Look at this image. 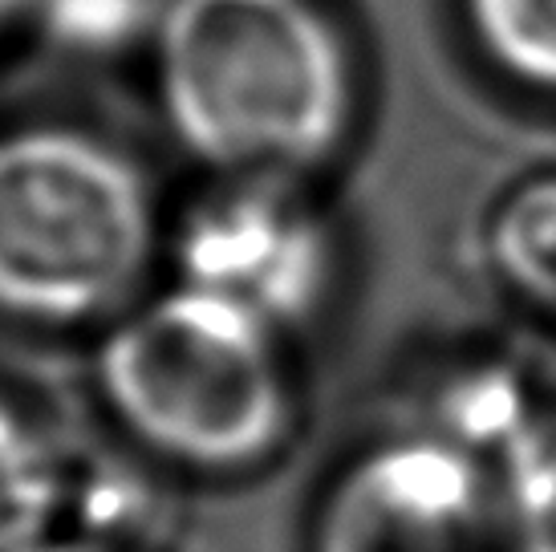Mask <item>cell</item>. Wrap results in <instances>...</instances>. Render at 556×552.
I'll list each match as a JSON object with an SVG mask.
<instances>
[{"mask_svg": "<svg viewBox=\"0 0 556 552\" xmlns=\"http://www.w3.org/2000/svg\"><path fill=\"white\" fill-rule=\"evenodd\" d=\"M167 212L118 142L58 123L0 130V322L98 334L155 285Z\"/></svg>", "mask_w": 556, "mask_h": 552, "instance_id": "3957f363", "label": "cell"}, {"mask_svg": "<svg viewBox=\"0 0 556 552\" xmlns=\"http://www.w3.org/2000/svg\"><path fill=\"white\" fill-rule=\"evenodd\" d=\"M90 390L106 430L175 479L261 476L305 423L301 341L167 276L93 334Z\"/></svg>", "mask_w": 556, "mask_h": 552, "instance_id": "6da1fadb", "label": "cell"}, {"mask_svg": "<svg viewBox=\"0 0 556 552\" xmlns=\"http://www.w3.org/2000/svg\"><path fill=\"white\" fill-rule=\"evenodd\" d=\"M492 280L532 325L556 334V175L525 179L483 224Z\"/></svg>", "mask_w": 556, "mask_h": 552, "instance_id": "52a82bcc", "label": "cell"}, {"mask_svg": "<svg viewBox=\"0 0 556 552\" xmlns=\"http://www.w3.org/2000/svg\"><path fill=\"white\" fill-rule=\"evenodd\" d=\"M504 552H556V423L500 476Z\"/></svg>", "mask_w": 556, "mask_h": 552, "instance_id": "8fae6325", "label": "cell"}, {"mask_svg": "<svg viewBox=\"0 0 556 552\" xmlns=\"http://www.w3.org/2000/svg\"><path fill=\"white\" fill-rule=\"evenodd\" d=\"M179 537L175 476L114 430L58 427L46 484L16 552H170Z\"/></svg>", "mask_w": 556, "mask_h": 552, "instance_id": "8992f818", "label": "cell"}, {"mask_svg": "<svg viewBox=\"0 0 556 552\" xmlns=\"http://www.w3.org/2000/svg\"><path fill=\"white\" fill-rule=\"evenodd\" d=\"M163 276L305 341L338 301L341 236L313 179L207 175L167 215Z\"/></svg>", "mask_w": 556, "mask_h": 552, "instance_id": "277c9868", "label": "cell"}, {"mask_svg": "<svg viewBox=\"0 0 556 552\" xmlns=\"http://www.w3.org/2000/svg\"><path fill=\"white\" fill-rule=\"evenodd\" d=\"M170 138L207 175L313 179L357 123V62L321 0H170L151 41Z\"/></svg>", "mask_w": 556, "mask_h": 552, "instance_id": "7a4b0ae2", "label": "cell"}, {"mask_svg": "<svg viewBox=\"0 0 556 552\" xmlns=\"http://www.w3.org/2000/svg\"><path fill=\"white\" fill-rule=\"evenodd\" d=\"M305 552H504L500 472L406 423H387L329 472Z\"/></svg>", "mask_w": 556, "mask_h": 552, "instance_id": "5b68a950", "label": "cell"}, {"mask_svg": "<svg viewBox=\"0 0 556 552\" xmlns=\"http://www.w3.org/2000/svg\"><path fill=\"white\" fill-rule=\"evenodd\" d=\"M459 9L492 70L556 98V0H459Z\"/></svg>", "mask_w": 556, "mask_h": 552, "instance_id": "ba28073f", "label": "cell"}, {"mask_svg": "<svg viewBox=\"0 0 556 552\" xmlns=\"http://www.w3.org/2000/svg\"><path fill=\"white\" fill-rule=\"evenodd\" d=\"M29 21V0H0V41Z\"/></svg>", "mask_w": 556, "mask_h": 552, "instance_id": "7c38bea8", "label": "cell"}, {"mask_svg": "<svg viewBox=\"0 0 556 552\" xmlns=\"http://www.w3.org/2000/svg\"><path fill=\"white\" fill-rule=\"evenodd\" d=\"M170 0H29V25L78 58L151 46Z\"/></svg>", "mask_w": 556, "mask_h": 552, "instance_id": "9c48e42d", "label": "cell"}, {"mask_svg": "<svg viewBox=\"0 0 556 552\" xmlns=\"http://www.w3.org/2000/svg\"><path fill=\"white\" fill-rule=\"evenodd\" d=\"M58 423L0 386V552H16L46 484Z\"/></svg>", "mask_w": 556, "mask_h": 552, "instance_id": "30bf717a", "label": "cell"}]
</instances>
